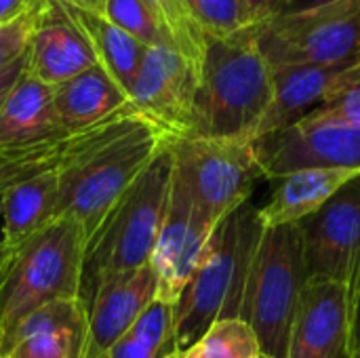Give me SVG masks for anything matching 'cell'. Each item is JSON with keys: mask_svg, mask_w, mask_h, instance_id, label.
Returning a JSON list of instances; mask_svg holds the SVG:
<instances>
[{"mask_svg": "<svg viewBox=\"0 0 360 358\" xmlns=\"http://www.w3.org/2000/svg\"><path fill=\"white\" fill-rule=\"evenodd\" d=\"M169 141L131 106L82 133L70 135L57 165V217H74L89 245L114 205Z\"/></svg>", "mask_w": 360, "mask_h": 358, "instance_id": "cell-1", "label": "cell"}, {"mask_svg": "<svg viewBox=\"0 0 360 358\" xmlns=\"http://www.w3.org/2000/svg\"><path fill=\"white\" fill-rule=\"evenodd\" d=\"M338 0H285L283 11L278 15H291V13H304V11H312L325 4H333Z\"/></svg>", "mask_w": 360, "mask_h": 358, "instance_id": "cell-33", "label": "cell"}, {"mask_svg": "<svg viewBox=\"0 0 360 358\" xmlns=\"http://www.w3.org/2000/svg\"><path fill=\"white\" fill-rule=\"evenodd\" d=\"M264 232L257 207L245 203L211 234V241L173 306V346H196L213 323L240 319L251 264Z\"/></svg>", "mask_w": 360, "mask_h": 358, "instance_id": "cell-2", "label": "cell"}, {"mask_svg": "<svg viewBox=\"0 0 360 358\" xmlns=\"http://www.w3.org/2000/svg\"><path fill=\"white\" fill-rule=\"evenodd\" d=\"M202 358H262V346L255 331L243 319H224L198 342Z\"/></svg>", "mask_w": 360, "mask_h": 358, "instance_id": "cell-26", "label": "cell"}, {"mask_svg": "<svg viewBox=\"0 0 360 358\" xmlns=\"http://www.w3.org/2000/svg\"><path fill=\"white\" fill-rule=\"evenodd\" d=\"M243 2L249 6V11L257 19V23L276 17L283 11V4H285V0H243Z\"/></svg>", "mask_w": 360, "mask_h": 358, "instance_id": "cell-32", "label": "cell"}, {"mask_svg": "<svg viewBox=\"0 0 360 358\" xmlns=\"http://www.w3.org/2000/svg\"><path fill=\"white\" fill-rule=\"evenodd\" d=\"M165 27L171 49L202 70L207 36L192 17L188 0H143Z\"/></svg>", "mask_w": 360, "mask_h": 358, "instance_id": "cell-24", "label": "cell"}, {"mask_svg": "<svg viewBox=\"0 0 360 358\" xmlns=\"http://www.w3.org/2000/svg\"><path fill=\"white\" fill-rule=\"evenodd\" d=\"M68 137L61 141H46L30 148L17 150H0V190L4 192L8 186L23 181L42 171L55 169L63 156Z\"/></svg>", "mask_w": 360, "mask_h": 358, "instance_id": "cell-27", "label": "cell"}, {"mask_svg": "<svg viewBox=\"0 0 360 358\" xmlns=\"http://www.w3.org/2000/svg\"><path fill=\"white\" fill-rule=\"evenodd\" d=\"M306 283L300 228H264L251 264L240 319L255 331L266 357L287 358L293 317Z\"/></svg>", "mask_w": 360, "mask_h": 358, "instance_id": "cell-6", "label": "cell"}, {"mask_svg": "<svg viewBox=\"0 0 360 358\" xmlns=\"http://www.w3.org/2000/svg\"><path fill=\"white\" fill-rule=\"evenodd\" d=\"M171 181L173 152L167 143L89 241L80 293L84 304H89L95 287L105 276L129 272L152 262L169 207Z\"/></svg>", "mask_w": 360, "mask_h": 358, "instance_id": "cell-4", "label": "cell"}, {"mask_svg": "<svg viewBox=\"0 0 360 358\" xmlns=\"http://www.w3.org/2000/svg\"><path fill=\"white\" fill-rule=\"evenodd\" d=\"M97 65L84 32L59 0H38L27 49V72L49 87H57Z\"/></svg>", "mask_w": 360, "mask_h": 358, "instance_id": "cell-15", "label": "cell"}, {"mask_svg": "<svg viewBox=\"0 0 360 358\" xmlns=\"http://www.w3.org/2000/svg\"><path fill=\"white\" fill-rule=\"evenodd\" d=\"M360 344V283L354 295V308H352V340H350V350L354 352V348Z\"/></svg>", "mask_w": 360, "mask_h": 358, "instance_id": "cell-34", "label": "cell"}, {"mask_svg": "<svg viewBox=\"0 0 360 358\" xmlns=\"http://www.w3.org/2000/svg\"><path fill=\"white\" fill-rule=\"evenodd\" d=\"M173 348V306L156 300L114 346L110 358H167Z\"/></svg>", "mask_w": 360, "mask_h": 358, "instance_id": "cell-23", "label": "cell"}, {"mask_svg": "<svg viewBox=\"0 0 360 358\" xmlns=\"http://www.w3.org/2000/svg\"><path fill=\"white\" fill-rule=\"evenodd\" d=\"M0 257H2V245H0Z\"/></svg>", "mask_w": 360, "mask_h": 358, "instance_id": "cell-38", "label": "cell"}, {"mask_svg": "<svg viewBox=\"0 0 360 358\" xmlns=\"http://www.w3.org/2000/svg\"><path fill=\"white\" fill-rule=\"evenodd\" d=\"M262 358H270V357H266V354H264V357H262Z\"/></svg>", "mask_w": 360, "mask_h": 358, "instance_id": "cell-39", "label": "cell"}, {"mask_svg": "<svg viewBox=\"0 0 360 358\" xmlns=\"http://www.w3.org/2000/svg\"><path fill=\"white\" fill-rule=\"evenodd\" d=\"M53 106L68 135L82 133L129 106V95L97 63L53 87Z\"/></svg>", "mask_w": 360, "mask_h": 358, "instance_id": "cell-21", "label": "cell"}, {"mask_svg": "<svg viewBox=\"0 0 360 358\" xmlns=\"http://www.w3.org/2000/svg\"><path fill=\"white\" fill-rule=\"evenodd\" d=\"M297 228L308 281L338 283L354 302L360 283V175Z\"/></svg>", "mask_w": 360, "mask_h": 358, "instance_id": "cell-9", "label": "cell"}, {"mask_svg": "<svg viewBox=\"0 0 360 358\" xmlns=\"http://www.w3.org/2000/svg\"><path fill=\"white\" fill-rule=\"evenodd\" d=\"M188 6L207 38L226 40L257 25L243 0H188Z\"/></svg>", "mask_w": 360, "mask_h": 358, "instance_id": "cell-25", "label": "cell"}, {"mask_svg": "<svg viewBox=\"0 0 360 358\" xmlns=\"http://www.w3.org/2000/svg\"><path fill=\"white\" fill-rule=\"evenodd\" d=\"M89 308L82 298L55 300L27 314L4 344L2 358H82Z\"/></svg>", "mask_w": 360, "mask_h": 358, "instance_id": "cell-17", "label": "cell"}, {"mask_svg": "<svg viewBox=\"0 0 360 358\" xmlns=\"http://www.w3.org/2000/svg\"><path fill=\"white\" fill-rule=\"evenodd\" d=\"M255 38L270 68L350 61L360 55V0L276 15L255 25Z\"/></svg>", "mask_w": 360, "mask_h": 358, "instance_id": "cell-8", "label": "cell"}, {"mask_svg": "<svg viewBox=\"0 0 360 358\" xmlns=\"http://www.w3.org/2000/svg\"><path fill=\"white\" fill-rule=\"evenodd\" d=\"M0 358H2V357H0Z\"/></svg>", "mask_w": 360, "mask_h": 358, "instance_id": "cell-41", "label": "cell"}, {"mask_svg": "<svg viewBox=\"0 0 360 358\" xmlns=\"http://www.w3.org/2000/svg\"><path fill=\"white\" fill-rule=\"evenodd\" d=\"M173 169L217 226L249 196L262 175L253 139L181 137L169 141Z\"/></svg>", "mask_w": 360, "mask_h": 358, "instance_id": "cell-7", "label": "cell"}, {"mask_svg": "<svg viewBox=\"0 0 360 358\" xmlns=\"http://www.w3.org/2000/svg\"><path fill=\"white\" fill-rule=\"evenodd\" d=\"M158 298V276L152 262L120 274L105 276L93 291L82 358H110L114 346L133 329Z\"/></svg>", "mask_w": 360, "mask_h": 358, "instance_id": "cell-13", "label": "cell"}, {"mask_svg": "<svg viewBox=\"0 0 360 358\" xmlns=\"http://www.w3.org/2000/svg\"><path fill=\"white\" fill-rule=\"evenodd\" d=\"M86 236L80 224L55 217L0 274V352L34 310L82 293Z\"/></svg>", "mask_w": 360, "mask_h": 358, "instance_id": "cell-5", "label": "cell"}, {"mask_svg": "<svg viewBox=\"0 0 360 358\" xmlns=\"http://www.w3.org/2000/svg\"><path fill=\"white\" fill-rule=\"evenodd\" d=\"M0 194H2V190H0Z\"/></svg>", "mask_w": 360, "mask_h": 358, "instance_id": "cell-40", "label": "cell"}, {"mask_svg": "<svg viewBox=\"0 0 360 358\" xmlns=\"http://www.w3.org/2000/svg\"><path fill=\"white\" fill-rule=\"evenodd\" d=\"M272 68L255 25L226 40L207 38L190 137L253 139L272 101Z\"/></svg>", "mask_w": 360, "mask_h": 358, "instance_id": "cell-3", "label": "cell"}, {"mask_svg": "<svg viewBox=\"0 0 360 358\" xmlns=\"http://www.w3.org/2000/svg\"><path fill=\"white\" fill-rule=\"evenodd\" d=\"M359 57L331 65H283L272 68V101L262 118L253 139L274 133L300 118L314 108L335 97L356 74Z\"/></svg>", "mask_w": 360, "mask_h": 358, "instance_id": "cell-16", "label": "cell"}, {"mask_svg": "<svg viewBox=\"0 0 360 358\" xmlns=\"http://www.w3.org/2000/svg\"><path fill=\"white\" fill-rule=\"evenodd\" d=\"M61 4L65 6L70 17L76 21V25L84 32V36L89 38V42L95 51L97 63L129 95L131 87L137 78V72L143 63V57L148 53V46L137 42L133 36H129L120 27H116L103 15L78 8L68 2H61Z\"/></svg>", "mask_w": 360, "mask_h": 358, "instance_id": "cell-22", "label": "cell"}, {"mask_svg": "<svg viewBox=\"0 0 360 358\" xmlns=\"http://www.w3.org/2000/svg\"><path fill=\"white\" fill-rule=\"evenodd\" d=\"M352 295L329 281H308L289 333L287 358H350Z\"/></svg>", "mask_w": 360, "mask_h": 358, "instance_id": "cell-14", "label": "cell"}, {"mask_svg": "<svg viewBox=\"0 0 360 358\" xmlns=\"http://www.w3.org/2000/svg\"><path fill=\"white\" fill-rule=\"evenodd\" d=\"M103 17L112 21L116 27H120L122 32H127L129 36H133L137 42L146 44L148 49L154 46L171 49L162 23L143 0H108Z\"/></svg>", "mask_w": 360, "mask_h": 358, "instance_id": "cell-28", "label": "cell"}, {"mask_svg": "<svg viewBox=\"0 0 360 358\" xmlns=\"http://www.w3.org/2000/svg\"><path fill=\"white\" fill-rule=\"evenodd\" d=\"M359 175L360 169H302L272 179L270 200L257 209L259 219L264 228L297 226Z\"/></svg>", "mask_w": 360, "mask_h": 358, "instance_id": "cell-20", "label": "cell"}, {"mask_svg": "<svg viewBox=\"0 0 360 358\" xmlns=\"http://www.w3.org/2000/svg\"><path fill=\"white\" fill-rule=\"evenodd\" d=\"M167 358H202V354H200V348H198V344L196 346H190V348H173L169 354H167Z\"/></svg>", "mask_w": 360, "mask_h": 358, "instance_id": "cell-36", "label": "cell"}, {"mask_svg": "<svg viewBox=\"0 0 360 358\" xmlns=\"http://www.w3.org/2000/svg\"><path fill=\"white\" fill-rule=\"evenodd\" d=\"M65 137L70 135L57 120L53 87L25 70L0 106V150L30 148Z\"/></svg>", "mask_w": 360, "mask_h": 358, "instance_id": "cell-19", "label": "cell"}, {"mask_svg": "<svg viewBox=\"0 0 360 358\" xmlns=\"http://www.w3.org/2000/svg\"><path fill=\"white\" fill-rule=\"evenodd\" d=\"M215 228L173 169L169 207L152 253V268L158 276L156 300L171 306L177 304Z\"/></svg>", "mask_w": 360, "mask_h": 358, "instance_id": "cell-12", "label": "cell"}, {"mask_svg": "<svg viewBox=\"0 0 360 358\" xmlns=\"http://www.w3.org/2000/svg\"><path fill=\"white\" fill-rule=\"evenodd\" d=\"M350 358H360V344L356 346V348H354V352L350 354Z\"/></svg>", "mask_w": 360, "mask_h": 358, "instance_id": "cell-37", "label": "cell"}, {"mask_svg": "<svg viewBox=\"0 0 360 358\" xmlns=\"http://www.w3.org/2000/svg\"><path fill=\"white\" fill-rule=\"evenodd\" d=\"M200 72L169 46L148 49L129 93V106L171 141L190 137Z\"/></svg>", "mask_w": 360, "mask_h": 358, "instance_id": "cell-11", "label": "cell"}, {"mask_svg": "<svg viewBox=\"0 0 360 358\" xmlns=\"http://www.w3.org/2000/svg\"><path fill=\"white\" fill-rule=\"evenodd\" d=\"M262 175L278 179L302 169H360V127L304 118L253 139Z\"/></svg>", "mask_w": 360, "mask_h": 358, "instance_id": "cell-10", "label": "cell"}, {"mask_svg": "<svg viewBox=\"0 0 360 358\" xmlns=\"http://www.w3.org/2000/svg\"><path fill=\"white\" fill-rule=\"evenodd\" d=\"M312 114L319 116V118H329V120H338V122H346V124H352V127H360V59L356 74L350 80V84L344 87L335 97H331L323 106L314 108Z\"/></svg>", "mask_w": 360, "mask_h": 358, "instance_id": "cell-30", "label": "cell"}, {"mask_svg": "<svg viewBox=\"0 0 360 358\" xmlns=\"http://www.w3.org/2000/svg\"><path fill=\"white\" fill-rule=\"evenodd\" d=\"M57 167L17 181L0 194V213L4 219L0 274L57 217Z\"/></svg>", "mask_w": 360, "mask_h": 358, "instance_id": "cell-18", "label": "cell"}, {"mask_svg": "<svg viewBox=\"0 0 360 358\" xmlns=\"http://www.w3.org/2000/svg\"><path fill=\"white\" fill-rule=\"evenodd\" d=\"M27 70V53L23 57H19L15 63H11L8 68H4L0 72V106L4 101V97L8 95V91L15 87V82L23 76V72Z\"/></svg>", "mask_w": 360, "mask_h": 358, "instance_id": "cell-31", "label": "cell"}, {"mask_svg": "<svg viewBox=\"0 0 360 358\" xmlns=\"http://www.w3.org/2000/svg\"><path fill=\"white\" fill-rule=\"evenodd\" d=\"M61 2L74 4L78 8H84V11H91V13H97V15H103L105 6H108V0H61Z\"/></svg>", "mask_w": 360, "mask_h": 358, "instance_id": "cell-35", "label": "cell"}, {"mask_svg": "<svg viewBox=\"0 0 360 358\" xmlns=\"http://www.w3.org/2000/svg\"><path fill=\"white\" fill-rule=\"evenodd\" d=\"M36 8H38V2L30 6L25 13H21L19 17L6 23H0V72L27 53L32 30H34V19H36Z\"/></svg>", "mask_w": 360, "mask_h": 358, "instance_id": "cell-29", "label": "cell"}]
</instances>
